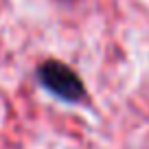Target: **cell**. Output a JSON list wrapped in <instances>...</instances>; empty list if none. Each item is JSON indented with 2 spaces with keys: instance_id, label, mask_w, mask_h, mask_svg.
I'll return each instance as SVG.
<instances>
[{
  "instance_id": "obj_1",
  "label": "cell",
  "mask_w": 149,
  "mask_h": 149,
  "mask_svg": "<svg viewBox=\"0 0 149 149\" xmlns=\"http://www.w3.org/2000/svg\"><path fill=\"white\" fill-rule=\"evenodd\" d=\"M37 79H40V86L44 90H48L53 97L61 99V101L74 103L79 99H84L86 94L81 77L70 66H66L64 61H57V59L44 61L37 68Z\"/></svg>"
}]
</instances>
